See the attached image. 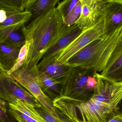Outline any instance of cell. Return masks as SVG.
Here are the masks:
<instances>
[{
  "mask_svg": "<svg viewBox=\"0 0 122 122\" xmlns=\"http://www.w3.org/2000/svg\"><path fill=\"white\" fill-rule=\"evenodd\" d=\"M65 26L62 18L54 8L24 25L22 31L28 46L25 64L31 69L38 65L44 54L61 37Z\"/></svg>",
  "mask_w": 122,
  "mask_h": 122,
  "instance_id": "1",
  "label": "cell"
},
{
  "mask_svg": "<svg viewBox=\"0 0 122 122\" xmlns=\"http://www.w3.org/2000/svg\"><path fill=\"white\" fill-rule=\"evenodd\" d=\"M122 37V28L95 40L73 55L67 65L81 67L100 73Z\"/></svg>",
  "mask_w": 122,
  "mask_h": 122,
  "instance_id": "2",
  "label": "cell"
},
{
  "mask_svg": "<svg viewBox=\"0 0 122 122\" xmlns=\"http://www.w3.org/2000/svg\"><path fill=\"white\" fill-rule=\"evenodd\" d=\"M96 73L82 67H74L62 81L60 97L78 102L89 99L97 84Z\"/></svg>",
  "mask_w": 122,
  "mask_h": 122,
  "instance_id": "3",
  "label": "cell"
},
{
  "mask_svg": "<svg viewBox=\"0 0 122 122\" xmlns=\"http://www.w3.org/2000/svg\"><path fill=\"white\" fill-rule=\"evenodd\" d=\"M9 75L31 93L52 115L56 117H59V112L54 107L53 101L42 91L32 68L28 69L22 66Z\"/></svg>",
  "mask_w": 122,
  "mask_h": 122,
  "instance_id": "4",
  "label": "cell"
},
{
  "mask_svg": "<svg viewBox=\"0 0 122 122\" xmlns=\"http://www.w3.org/2000/svg\"><path fill=\"white\" fill-rule=\"evenodd\" d=\"M104 35V19L102 16L94 24L82 30L71 43L57 54L56 61L67 65L70 58L80 50Z\"/></svg>",
  "mask_w": 122,
  "mask_h": 122,
  "instance_id": "5",
  "label": "cell"
},
{
  "mask_svg": "<svg viewBox=\"0 0 122 122\" xmlns=\"http://www.w3.org/2000/svg\"><path fill=\"white\" fill-rule=\"evenodd\" d=\"M82 30L75 24L70 26H65L61 37L41 58L37 65L41 69L54 61L59 53L71 43L81 33Z\"/></svg>",
  "mask_w": 122,
  "mask_h": 122,
  "instance_id": "6",
  "label": "cell"
},
{
  "mask_svg": "<svg viewBox=\"0 0 122 122\" xmlns=\"http://www.w3.org/2000/svg\"><path fill=\"white\" fill-rule=\"evenodd\" d=\"M81 11L75 23L82 30L96 23L103 15V9L107 1L104 0H80Z\"/></svg>",
  "mask_w": 122,
  "mask_h": 122,
  "instance_id": "7",
  "label": "cell"
},
{
  "mask_svg": "<svg viewBox=\"0 0 122 122\" xmlns=\"http://www.w3.org/2000/svg\"><path fill=\"white\" fill-rule=\"evenodd\" d=\"M104 35L108 34L122 28V4L110 1L103 9Z\"/></svg>",
  "mask_w": 122,
  "mask_h": 122,
  "instance_id": "8",
  "label": "cell"
},
{
  "mask_svg": "<svg viewBox=\"0 0 122 122\" xmlns=\"http://www.w3.org/2000/svg\"><path fill=\"white\" fill-rule=\"evenodd\" d=\"M3 81L6 89L10 98V104H13L16 100L18 99L31 105L35 107L41 106L31 93L9 75L4 79Z\"/></svg>",
  "mask_w": 122,
  "mask_h": 122,
  "instance_id": "9",
  "label": "cell"
},
{
  "mask_svg": "<svg viewBox=\"0 0 122 122\" xmlns=\"http://www.w3.org/2000/svg\"><path fill=\"white\" fill-rule=\"evenodd\" d=\"M122 69V37L111 53L102 71V76L113 81Z\"/></svg>",
  "mask_w": 122,
  "mask_h": 122,
  "instance_id": "10",
  "label": "cell"
},
{
  "mask_svg": "<svg viewBox=\"0 0 122 122\" xmlns=\"http://www.w3.org/2000/svg\"><path fill=\"white\" fill-rule=\"evenodd\" d=\"M81 7L80 0H63L58 4L56 9L65 26H70L76 22L80 15Z\"/></svg>",
  "mask_w": 122,
  "mask_h": 122,
  "instance_id": "11",
  "label": "cell"
},
{
  "mask_svg": "<svg viewBox=\"0 0 122 122\" xmlns=\"http://www.w3.org/2000/svg\"><path fill=\"white\" fill-rule=\"evenodd\" d=\"M31 68L36 76L42 91L48 97L53 101L61 96L62 89L61 82L47 76L39 69L37 66Z\"/></svg>",
  "mask_w": 122,
  "mask_h": 122,
  "instance_id": "12",
  "label": "cell"
},
{
  "mask_svg": "<svg viewBox=\"0 0 122 122\" xmlns=\"http://www.w3.org/2000/svg\"><path fill=\"white\" fill-rule=\"evenodd\" d=\"M22 26L17 29L12 27H6L0 29V43L14 48H21L25 43L23 34L20 32Z\"/></svg>",
  "mask_w": 122,
  "mask_h": 122,
  "instance_id": "13",
  "label": "cell"
},
{
  "mask_svg": "<svg viewBox=\"0 0 122 122\" xmlns=\"http://www.w3.org/2000/svg\"><path fill=\"white\" fill-rule=\"evenodd\" d=\"M74 67L55 61L39 70L51 78L62 83Z\"/></svg>",
  "mask_w": 122,
  "mask_h": 122,
  "instance_id": "14",
  "label": "cell"
},
{
  "mask_svg": "<svg viewBox=\"0 0 122 122\" xmlns=\"http://www.w3.org/2000/svg\"><path fill=\"white\" fill-rule=\"evenodd\" d=\"M20 49L0 43V65L7 74L15 64Z\"/></svg>",
  "mask_w": 122,
  "mask_h": 122,
  "instance_id": "15",
  "label": "cell"
},
{
  "mask_svg": "<svg viewBox=\"0 0 122 122\" xmlns=\"http://www.w3.org/2000/svg\"><path fill=\"white\" fill-rule=\"evenodd\" d=\"M60 0H37L30 7L25 10L29 11L31 14L29 21H31L41 14L56 8V5L60 3Z\"/></svg>",
  "mask_w": 122,
  "mask_h": 122,
  "instance_id": "16",
  "label": "cell"
},
{
  "mask_svg": "<svg viewBox=\"0 0 122 122\" xmlns=\"http://www.w3.org/2000/svg\"><path fill=\"white\" fill-rule=\"evenodd\" d=\"M31 16L29 11H22L7 13V17L5 21L0 23V28L3 27L19 24H25L29 22Z\"/></svg>",
  "mask_w": 122,
  "mask_h": 122,
  "instance_id": "17",
  "label": "cell"
},
{
  "mask_svg": "<svg viewBox=\"0 0 122 122\" xmlns=\"http://www.w3.org/2000/svg\"><path fill=\"white\" fill-rule=\"evenodd\" d=\"M15 109L39 122H46L36 111L34 106L16 99L13 104Z\"/></svg>",
  "mask_w": 122,
  "mask_h": 122,
  "instance_id": "18",
  "label": "cell"
},
{
  "mask_svg": "<svg viewBox=\"0 0 122 122\" xmlns=\"http://www.w3.org/2000/svg\"><path fill=\"white\" fill-rule=\"evenodd\" d=\"M35 108L46 122H72L62 115L59 111V116L56 117L52 115L41 105L39 107Z\"/></svg>",
  "mask_w": 122,
  "mask_h": 122,
  "instance_id": "19",
  "label": "cell"
},
{
  "mask_svg": "<svg viewBox=\"0 0 122 122\" xmlns=\"http://www.w3.org/2000/svg\"><path fill=\"white\" fill-rule=\"evenodd\" d=\"M9 107L8 102L0 98V118L3 122H16Z\"/></svg>",
  "mask_w": 122,
  "mask_h": 122,
  "instance_id": "20",
  "label": "cell"
},
{
  "mask_svg": "<svg viewBox=\"0 0 122 122\" xmlns=\"http://www.w3.org/2000/svg\"><path fill=\"white\" fill-rule=\"evenodd\" d=\"M28 53V46L27 44H25L21 47L20 50L19 54L18 57L15 64L14 65L12 69L7 73L8 75L10 74L11 73L19 69L20 67L23 66L25 63L26 56Z\"/></svg>",
  "mask_w": 122,
  "mask_h": 122,
  "instance_id": "21",
  "label": "cell"
},
{
  "mask_svg": "<svg viewBox=\"0 0 122 122\" xmlns=\"http://www.w3.org/2000/svg\"><path fill=\"white\" fill-rule=\"evenodd\" d=\"M9 110L16 121L18 122H39L14 108L9 103Z\"/></svg>",
  "mask_w": 122,
  "mask_h": 122,
  "instance_id": "22",
  "label": "cell"
},
{
  "mask_svg": "<svg viewBox=\"0 0 122 122\" xmlns=\"http://www.w3.org/2000/svg\"><path fill=\"white\" fill-rule=\"evenodd\" d=\"M8 75L0 65V98L9 103L10 98L6 89L3 81L4 79Z\"/></svg>",
  "mask_w": 122,
  "mask_h": 122,
  "instance_id": "23",
  "label": "cell"
},
{
  "mask_svg": "<svg viewBox=\"0 0 122 122\" xmlns=\"http://www.w3.org/2000/svg\"><path fill=\"white\" fill-rule=\"evenodd\" d=\"M24 0H0L3 3L19 11H24Z\"/></svg>",
  "mask_w": 122,
  "mask_h": 122,
  "instance_id": "24",
  "label": "cell"
},
{
  "mask_svg": "<svg viewBox=\"0 0 122 122\" xmlns=\"http://www.w3.org/2000/svg\"><path fill=\"white\" fill-rule=\"evenodd\" d=\"M107 122H122V113H116L112 115Z\"/></svg>",
  "mask_w": 122,
  "mask_h": 122,
  "instance_id": "25",
  "label": "cell"
},
{
  "mask_svg": "<svg viewBox=\"0 0 122 122\" xmlns=\"http://www.w3.org/2000/svg\"><path fill=\"white\" fill-rule=\"evenodd\" d=\"M0 10H5L8 13H14V12H18L19 11L13 8H11L5 5L0 1Z\"/></svg>",
  "mask_w": 122,
  "mask_h": 122,
  "instance_id": "26",
  "label": "cell"
},
{
  "mask_svg": "<svg viewBox=\"0 0 122 122\" xmlns=\"http://www.w3.org/2000/svg\"><path fill=\"white\" fill-rule=\"evenodd\" d=\"M37 0H24V10L28 9Z\"/></svg>",
  "mask_w": 122,
  "mask_h": 122,
  "instance_id": "27",
  "label": "cell"
},
{
  "mask_svg": "<svg viewBox=\"0 0 122 122\" xmlns=\"http://www.w3.org/2000/svg\"><path fill=\"white\" fill-rule=\"evenodd\" d=\"M8 12L4 10H0V23L3 22L7 17Z\"/></svg>",
  "mask_w": 122,
  "mask_h": 122,
  "instance_id": "28",
  "label": "cell"
},
{
  "mask_svg": "<svg viewBox=\"0 0 122 122\" xmlns=\"http://www.w3.org/2000/svg\"><path fill=\"white\" fill-rule=\"evenodd\" d=\"M110 1L117 2L122 4V0H110L109 2Z\"/></svg>",
  "mask_w": 122,
  "mask_h": 122,
  "instance_id": "29",
  "label": "cell"
},
{
  "mask_svg": "<svg viewBox=\"0 0 122 122\" xmlns=\"http://www.w3.org/2000/svg\"><path fill=\"white\" fill-rule=\"evenodd\" d=\"M0 122H3L2 121V120H1V119L0 118Z\"/></svg>",
  "mask_w": 122,
  "mask_h": 122,
  "instance_id": "30",
  "label": "cell"
},
{
  "mask_svg": "<svg viewBox=\"0 0 122 122\" xmlns=\"http://www.w3.org/2000/svg\"><path fill=\"white\" fill-rule=\"evenodd\" d=\"M104 0L107 1V2H109L110 0Z\"/></svg>",
  "mask_w": 122,
  "mask_h": 122,
  "instance_id": "31",
  "label": "cell"
},
{
  "mask_svg": "<svg viewBox=\"0 0 122 122\" xmlns=\"http://www.w3.org/2000/svg\"></svg>",
  "mask_w": 122,
  "mask_h": 122,
  "instance_id": "32",
  "label": "cell"
}]
</instances>
